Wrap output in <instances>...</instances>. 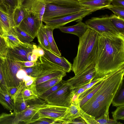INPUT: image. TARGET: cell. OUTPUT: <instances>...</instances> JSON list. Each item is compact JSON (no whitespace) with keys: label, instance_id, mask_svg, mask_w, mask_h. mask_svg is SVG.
<instances>
[{"label":"cell","instance_id":"cell-1","mask_svg":"<svg viewBox=\"0 0 124 124\" xmlns=\"http://www.w3.org/2000/svg\"><path fill=\"white\" fill-rule=\"evenodd\" d=\"M124 66V37L99 34L95 77L102 78Z\"/></svg>","mask_w":124,"mask_h":124},{"label":"cell","instance_id":"cell-2","mask_svg":"<svg viewBox=\"0 0 124 124\" xmlns=\"http://www.w3.org/2000/svg\"><path fill=\"white\" fill-rule=\"evenodd\" d=\"M98 35L97 32L88 27L79 38L77 53L72 65V70L75 76L90 67L95 66Z\"/></svg>","mask_w":124,"mask_h":124},{"label":"cell","instance_id":"cell-3","mask_svg":"<svg viewBox=\"0 0 124 124\" xmlns=\"http://www.w3.org/2000/svg\"><path fill=\"white\" fill-rule=\"evenodd\" d=\"M124 66L108 74L104 82L90 99L99 102L105 109L104 114L109 117V109L113 99L124 79Z\"/></svg>","mask_w":124,"mask_h":124},{"label":"cell","instance_id":"cell-4","mask_svg":"<svg viewBox=\"0 0 124 124\" xmlns=\"http://www.w3.org/2000/svg\"><path fill=\"white\" fill-rule=\"evenodd\" d=\"M39 98L31 100L29 105L25 109L16 113L14 124H31L39 118L37 112L47 104Z\"/></svg>","mask_w":124,"mask_h":124},{"label":"cell","instance_id":"cell-5","mask_svg":"<svg viewBox=\"0 0 124 124\" xmlns=\"http://www.w3.org/2000/svg\"><path fill=\"white\" fill-rule=\"evenodd\" d=\"M2 70L8 87L19 85L23 80L17 77V73L22 68L19 61L11 58L7 53L4 57Z\"/></svg>","mask_w":124,"mask_h":124},{"label":"cell","instance_id":"cell-6","mask_svg":"<svg viewBox=\"0 0 124 124\" xmlns=\"http://www.w3.org/2000/svg\"><path fill=\"white\" fill-rule=\"evenodd\" d=\"M85 23L88 27L93 30L99 34L124 37V36L121 34L115 27L108 16L92 17L86 20Z\"/></svg>","mask_w":124,"mask_h":124},{"label":"cell","instance_id":"cell-7","mask_svg":"<svg viewBox=\"0 0 124 124\" xmlns=\"http://www.w3.org/2000/svg\"><path fill=\"white\" fill-rule=\"evenodd\" d=\"M89 8H90L83 6L71 7L53 3H48L45 6L42 21L63 16Z\"/></svg>","mask_w":124,"mask_h":124},{"label":"cell","instance_id":"cell-8","mask_svg":"<svg viewBox=\"0 0 124 124\" xmlns=\"http://www.w3.org/2000/svg\"><path fill=\"white\" fill-rule=\"evenodd\" d=\"M73 89L65 81L60 88L48 96L45 101L48 104L68 107L71 104Z\"/></svg>","mask_w":124,"mask_h":124},{"label":"cell","instance_id":"cell-9","mask_svg":"<svg viewBox=\"0 0 124 124\" xmlns=\"http://www.w3.org/2000/svg\"><path fill=\"white\" fill-rule=\"evenodd\" d=\"M97 10V9L89 8L63 16L45 20L43 22L45 23L46 26L54 29H59L71 22L82 21L83 18Z\"/></svg>","mask_w":124,"mask_h":124},{"label":"cell","instance_id":"cell-10","mask_svg":"<svg viewBox=\"0 0 124 124\" xmlns=\"http://www.w3.org/2000/svg\"><path fill=\"white\" fill-rule=\"evenodd\" d=\"M42 22L38 16L27 12L25 17L18 27L34 39Z\"/></svg>","mask_w":124,"mask_h":124},{"label":"cell","instance_id":"cell-11","mask_svg":"<svg viewBox=\"0 0 124 124\" xmlns=\"http://www.w3.org/2000/svg\"><path fill=\"white\" fill-rule=\"evenodd\" d=\"M68 107L53 105L48 104L39 110L37 112L39 118L46 117L53 119L59 124L65 114Z\"/></svg>","mask_w":124,"mask_h":124},{"label":"cell","instance_id":"cell-12","mask_svg":"<svg viewBox=\"0 0 124 124\" xmlns=\"http://www.w3.org/2000/svg\"><path fill=\"white\" fill-rule=\"evenodd\" d=\"M36 46L34 44L22 43L13 48H8L7 53L11 59L19 62L28 61L27 55Z\"/></svg>","mask_w":124,"mask_h":124},{"label":"cell","instance_id":"cell-13","mask_svg":"<svg viewBox=\"0 0 124 124\" xmlns=\"http://www.w3.org/2000/svg\"><path fill=\"white\" fill-rule=\"evenodd\" d=\"M95 67H92L66 81L74 89L90 82L95 77Z\"/></svg>","mask_w":124,"mask_h":124},{"label":"cell","instance_id":"cell-14","mask_svg":"<svg viewBox=\"0 0 124 124\" xmlns=\"http://www.w3.org/2000/svg\"><path fill=\"white\" fill-rule=\"evenodd\" d=\"M13 11L2 3L0 5V34L1 36L15 26Z\"/></svg>","mask_w":124,"mask_h":124},{"label":"cell","instance_id":"cell-15","mask_svg":"<svg viewBox=\"0 0 124 124\" xmlns=\"http://www.w3.org/2000/svg\"><path fill=\"white\" fill-rule=\"evenodd\" d=\"M46 4L45 0H19L18 5L22 6L27 12L39 16L42 21Z\"/></svg>","mask_w":124,"mask_h":124},{"label":"cell","instance_id":"cell-16","mask_svg":"<svg viewBox=\"0 0 124 124\" xmlns=\"http://www.w3.org/2000/svg\"><path fill=\"white\" fill-rule=\"evenodd\" d=\"M41 48L45 53L43 56L48 60L60 67L66 72L69 73L72 70V64L64 57H60L50 51Z\"/></svg>","mask_w":124,"mask_h":124},{"label":"cell","instance_id":"cell-17","mask_svg":"<svg viewBox=\"0 0 124 124\" xmlns=\"http://www.w3.org/2000/svg\"><path fill=\"white\" fill-rule=\"evenodd\" d=\"M80 108L84 111L95 119L104 114L105 109L95 100H89Z\"/></svg>","mask_w":124,"mask_h":124},{"label":"cell","instance_id":"cell-18","mask_svg":"<svg viewBox=\"0 0 124 124\" xmlns=\"http://www.w3.org/2000/svg\"><path fill=\"white\" fill-rule=\"evenodd\" d=\"M35 81L31 85L27 86H25L23 88L14 99L15 102L39 98L35 89Z\"/></svg>","mask_w":124,"mask_h":124},{"label":"cell","instance_id":"cell-19","mask_svg":"<svg viewBox=\"0 0 124 124\" xmlns=\"http://www.w3.org/2000/svg\"><path fill=\"white\" fill-rule=\"evenodd\" d=\"M88 28L85 23L80 21L75 25L68 27L62 26L59 29L62 32L74 34L79 38L84 34Z\"/></svg>","mask_w":124,"mask_h":124},{"label":"cell","instance_id":"cell-20","mask_svg":"<svg viewBox=\"0 0 124 124\" xmlns=\"http://www.w3.org/2000/svg\"><path fill=\"white\" fill-rule=\"evenodd\" d=\"M66 75V72L62 69H55L36 78L35 81V85L55 78H63Z\"/></svg>","mask_w":124,"mask_h":124},{"label":"cell","instance_id":"cell-21","mask_svg":"<svg viewBox=\"0 0 124 124\" xmlns=\"http://www.w3.org/2000/svg\"><path fill=\"white\" fill-rule=\"evenodd\" d=\"M79 107L71 104L68 107L65 114L61 120L62 124H70L71 122L80 117Z\"/></svg>","mask_w":124,"mask_h":124},{"label":"cell","instance_id":"cell-22","mask_svg":"<svg viewBox=\"0 0 124 124\" xmlns=\"http://www.w3.org/2000/svg\"><path fill=\"white\" fill-rule=\"evenodd\" d=\"M111 0H87L79 2L83 6L99 10L104 9L111 4Z\"/></svg>","mask_w":124,"mask_h":124},{"label":"cell","instance_id":"cell-23","mask_svg":"<svg viewBox=\"0 0 124 124\" xmlns=\"http://www.w3.org/2000/svg\"><path fill=\"white\" fill-rule=\"evenodd\" d=\"M2 36L5 40L8 48H13L22 43L18 39L13 28Z\"/></svg>","mask_w":124,"mask_h":124},{"label":"cell","instance_id":"cell-24","mask_svg":"<svg viewBox=\"0 0 124 124\" xmlns=\"http://www.w3.org/2000/svg\"><path fill=\"white\" fill-rule=\"evenodd\" d=\"M62 78H55L35 85V90L38 97L59 82Z\"/></svg>","mask_w":124,"mask_h":124},{"label":"cell","instance_id":"cell-25","mask_svg":"<svg viewBox=\"0 0 124 124\" xmlns=\"http://www.w3.org/2000/svg\"><path fill=\"white\" fill-rule=\"evenodd\" d=\"M39 46L47 50L50 51L47 37L45 31V25L42 22L36 35Z\"/></svg>","mask_w":124,"mask_h":124},{"label":"cell","instance_id":"cell-26","mask_svg":"<svg viewBox=\"0 0 124 124\" xmlns=\"http://www.w3.org/2000/svg\"><path fill=\"white\" fill-rule=\"evenodd\" d=\"M0 103L8 110H14L15 105L14 100L6 91L0 89Z\"/></svg>","mask_w":124,"mask_h":124},{"label":"cell","instance_id":"cell-27","mask_svg":"<svg viewBox=\"0 0 124 124\" xmlns=\"http://www.w3.org/2000/svg\"><path fill=\"white\" fill-rule=\"evenodd\" d=\"M45 31L47 37L50 51L59 56L61 54L59 50L54 39L53 35L54 29L45 25Z\"/></svg>","mask_w":124,"mask_h":124},{"label":"cell","instance_id":"cell-28","mask_svg":"<svg viewBox=\"0 0 124 124\" xmlns=\"http://www.w3.org/2000/svg\"><path fill=\"white\" fill-rule=\"evenodd\" d=\"M111 103L113 106L124 105V79L115 94Z\"/></svg>","mask_w":124,"mask_h":124},{"label":"cell","instance_id":"cell-29","mask_svg":"<svg viewBox=\"0 0 124 124\" xmlns=\"http://www.w3.org/2000/svg\"><path fill=\"white\" fill-rule=\"evenodd\" d=\"M26 11L20 5L14 9L13 13V19L15 26L18 27L25 17Z\"/></svg>","mask_w":124,"mask_h":124},{"label":"cell","instance_id":"cell-30","mask_svg":"<svg viewBox=\"0 0 124 124\" xmlns=\"http://www.w3.org/2000/svg\"><path fill=\"white\" fill-rule=\"evenodd\" d=\"M109 17L110 21L118 31L124 36V19L114 14H112Z\"/></svg>","mask_w":124,"mask_h":124},{"label":"cell","instance_id":"cell-31","mask_svg":"<svg viewBox=\"0 0 124 124\" xmlns=\"http://www.w3.org/2000/svg\"><path fill=\"white\" fill-rule=\"evenodd\" d=\"M13 29L18 39L21 42L26 44L31 43L34 39L32 37L18 27H14Z\"/></svg>","mask_w":124,"mask_h":124},{"label":"cell","instance_id":"cell-32","mask_svg":"<svg viewBox=\"0 0 124 124\" xmlns=\"http://www.w3.org/2000/svg\"><path fill=\"white\" fill-rule=\"evenodd\" d=\"M46 4L53 3L59 5L71 7L83 6L77 0H45Z\"/></svg>","mask_w":124,"mask_h":124},{"label":"cell","instance_id":"cell-33","mask_svg":"<svg viewBox=\"0 0 124 124\" xmlns=\"http://www.w3.org/2000/svg\"><path fill=\"white\" fill-rule=\"evenodd\" d=\"M105 78L101 81L94 85L93 89L82 99L80 102V107L83 105L93 96L103 84Z\"/></svg>","mask_w":124,"mask_h":124},{"label":"cell","instance_id":"cell-34","mask_svg":"<svg viewBox=\"0 0 124 124\" xmlns=\"http://www.w3.org/2000/svg\"><path fill=\"white\" fill-rule=\"evenodd\" d=\"M16 112L3 113L0 115V124H14Z\"/></svg>","mask_w":124,"mask_h":124},{"label":"cell","instance_id":"cell-35","mask_svg":"<svg viewBox=\"0 0 124 124\" xmlns=\"http://www.w3.org/2000/svg\"><path fill=\"white\" fill-rule=\"evenodd\" d=\"M65 81L62 80L57 83L39 96V98L45 101L48 96L61 87L65 83Z\"/></svg>","mask_w":124,"mask_h":124},{"label":"cell","instance_id":"cell-36","mask_svg":"<svg viewBox=\"0 0 124 124\" xmlns=\"http://www.w3.org/2000/svg\"><path fill=\"white\" fill-rule=\"evenodd\" d=\"M40 62L38 59L34 66L29 67H23L22 69L26 72L27 75L36 78L38 74Z\"/></svg>","mask_w":124,"mask_h":124},{"label":"cell","instance_id":"cell-37","mask_svg":"<svg viewBox=\"0 0 124 124\" xmlns=\"http://www.w3.org/2000/svg\"><path fill=\"white\" fill-rule=\"evenodd\" d=\"M78 109L80 117L85 121L86 124H99L94 116L90 115L83 110L79 107Z\"/></svg>","mask_w":124,"mask_h":124},{"label":"cell","instance_id":"cell-38","mask_svg":"<svg viewBox=\"0 0 124 124\" xmlns=\"http://www.w3.org/2000/svg\"><path fill=\"white\" fill-rule=\"evenodd\" d=\"M31 100L19 101L15 102L14 111L18 113L25 109L29 105Z\"/></svg>","mask_w":124,"mask_h":124},{"label":"cell","instance_id":"cell-39","mask_svg":"<svg viewBox=\"0 0 124 124\" xmlns=\"http://www.w3.org/2000/svg\"><path fill=\"white\" fill-rule=\"evenodd\" d=\"M25 86V83L23 80L21 84L17 86L8 87L7 91L14 100L16 96Z\"/></svg>","mask_w":124,"mask_h":124},{"label":"cell","instance_id":"cell-40","mask_svg":"<svg viewBox=\"0 0 124 124\" xmlns=\"http://www.w3.org/2000/svg\"><path fill=\"white\" fill-rule=\"evenodd\" d=\"M113 119L115 121L124 120V105L117 107L116 110L112 112Z\"/></svg>","mask_w":124,"mask_h":124},{"label":"cell","instance_id":"cell-41","mask_svg":"<svg viewBox=\"0 0 124 124\" xmlns=\"http://www.w3.org/2000/svg\"><path fill=\"white\" fill-rule=\"evenodd\" d=\"M105 8L111 10L115 15L124 19V7L113 6L110 4Z\"/></svg>","mask_w":124,"mask_h":124},{"label":"cell","instance_id":"cell-42","mask_svg":"<svg viewBox=\"0 0 124 124\" xmlns=\"http://www.w3.org/2000/svg\"><path fill=\"white\" fill-rule=\"evenodd\" d=\"M4 58V57L0 56V89L7 91V87L4 78L2 68Z\"/></svg>","mask_w":124,"mask_h":124},{"label":"cell","instance_id":"cell-43","mask_svg":"<svg viewBox=\"0 0 124 124\" xmlns=\"http://www.w3.org/2000/svg\"><path fill=\"white\" fill-rule=\"evenodd\" d=\"M96 121L99 124H122L117 121L110 119L109 117H107L103 114L98 118L95 119Z\"/></svg>","mask_w":124,"mask_h":124},{"label":"cell","instance_id":"cell-44","mask_svg":"<svg viewBox=\"0 0 124 124\" xmlns=\"http://www.w3.org/2000/svg\"><path fill=\"white\" fill-rule=\"evenodd\" d=\"M8 49L4 38L0 34V56L4 57L7 54Z\"/></svg>","mask_w":124,"mask_h":124},{"label":"cell","instance_id":"cell-45","mask_svg":"<svg viewBox=\"0 0 124 124\" xmlns=\"http://www.w3.org/2000/svg\"><path fill=\"white\" fill-rule=\"evenodd\" d=\"M19 0H1L2 3L12 10L17 6Z\"/></svg>","mask_w":124,"mask_h":124},{"label":"cell","instance_id":"cell-46","mask_svg":"<svg viewBox=\"0 0 124 124\" xmlns=\"http://www.w3.org/2000/svg\"><path fill=\"white\" fill-rule=\"evenodd\" d=\"M33 124H58L56 121L46 117L39 118L32 123Z\"/></svg>","mask_w":124,"mask_h":124},{"label":"cell","instance_id":"cell-47","mask_svg":"<svg viewBox=\"0 0 124 124\" xmlns=\"http://www.w3.org/2000/svg\"><path fill=\"white\" fill-rule=\"evenodd\" d=\"M107 74L102 78H98L95 79H93L89 83L79 87L84 88L86 90L91 87L95 84L102 81L107 77Z\"/></svg>","mask_w":124,"mask_h":124},{"label":"cell","instance_id":"cell-48","mask_svg":"<svg viewBox=\"0 0 124 124\" xmlns=\"http://www.w3.org/2000/svg\"><path fill=\"white\" fill-rule=\"evenodd\" d=\"M79 96L74 93L72 98L71 104L78 107L80 106V102L78 99Z\"/></svg>","mask_w":124,"mask_h":124},{"label":"cell","instance_id":"cell-49","mask_svg":"<svg viewBox=\"0 0 124 124\" xmlns=\"http://www.w3.org/2000/svg\"><path fill=\"white\" fill-rule=\"evenodd\" d=\"M36 62L27 61L19 62L22 67L23 68L32 66L35 65Z\"/></svg>","mask_w":124,"mask_h":124},{"label":"cell","instance_id":"cell-50","mask_svg":"<svg viewBox=\"0 0 124 124\" xmlns=\"http://www.w3.org/2000/svg\"><path fill=\"white\" fill-rule=\"evenodd\" d=\"M111 3L113 6L124 7V0H112Z\"/></svg>","mask_w":124,"mask_h":124},{"label":"cell","instance_id":"cell-51","mask_svg":"<svg viewBox=\"0 0 124 124\" xmlns=\"http://www.w3.org/2000/svg\"><path fill=\"white\" fill-rule=\"evenodd\" d=\"M73 89L75 93L79 96L85 91L84 88L80 87H77Z\"/></svg>","mask_w":124,"mask_h":124},{"label":"cell","instance_id":"cell-52","mask_svg":"<svg viewBox=\"0 0 124 124\" xmlns=\"http://www.w3.org/2000/svg\"><path fill=\"white\" fill-rule=\"evenodd\" d=\"M38 51L39 57L44 55L45 53L44 51L42 48L39 46H38Z\"/></svg>","mask_w":124,"mask_h":124},{"label":"cell","instance_id":"cell-53","mask_svg":"<svg viewBox=\"0 0 124 124\" xmlns=\"http://www.w3.org/2000/svg\"><path fill=\"white\" fill-rule=\"evenodd\" d=\"M39 57L37 54L32 53L31 57V61L35 62L37 61L38 60Z\"/></svg>","mask_w":124,"mask_h":124},{"label":"cell","instance_id":"cell-54","mask_svg":"<svg viewBox=\"0 0 124 124\" xmlns=\"http://www.w3.org/2000/svg\"><path fill=\"white\" fill-rule=\"evenodd\" d=\"M77 0L79 2H80L82 1L85 0ZM111 0L112 1V0Z\"/></svg>","mask_w":124,"mask_h":124},{"label":"cell","instance_id":"cell-55","mask_svg":"<svg viewBox=\"0 0 124 124\" xmlns=\"http://www.w3.org/2000/svg\"><path fill=\"white\" fill-rule=\"evenodd\" d=\"M2 3L1 0H0V5Z\"/></svg>","mask_w":124,"mask_h":124}]
</instances>
